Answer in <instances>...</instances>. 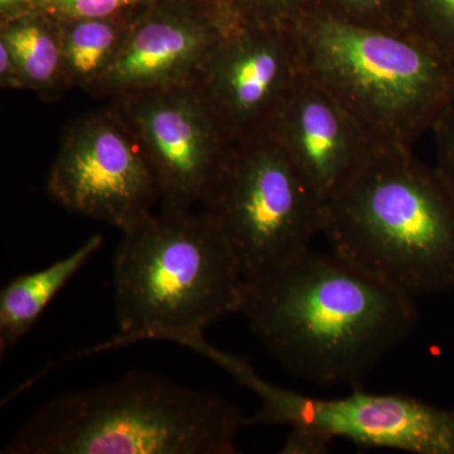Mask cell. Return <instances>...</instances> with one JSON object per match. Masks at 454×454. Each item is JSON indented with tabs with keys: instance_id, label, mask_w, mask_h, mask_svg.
Instances as JSON below:
<instances>
[{
	"instance_id": "1",
	"label": "cell",
	"mask_w": 454,
	"mask_h": 454,
	"mask_svg": "<svg viewBox=\"0 0 454 454\" xmlns=\"http://www.w3.org/2000/svg\"><path fill=\"white\" fill-rule=\"evenodd\" d=\"M239 313L292 375L355 389L419 321L415 298L333 252L312 249L245 282Z\"/></svg>"
},
{
	"instance_id": "2",
	"label": "cell",
	"mask_w": 454,
	"mask_h": 454,
	"mask_svg": "<svg viewBox=\"0 0 454 454\" xmlns=\"http://www.w3.org/2000/svg\"><path fill=\"white\" fill-rule=\"evenodd\" d=\"M331 252L411 297L454 291V192L411 146L376 143L325 203Z\"/></svg>"
},
{
	"instance_id": "3",
	"label": "cell",
	"mask_w": 454,
	"mask_h": 454,
	"mask_svg": "<svg viewBox=\"0 0 454 454\" xmlns=\"http://www.w3.org/2000/svg\"><path fill=\"white\" fill-rule=\"evenodd\" d=\"M253 426L219 394L153 372L68 391L40 406L3 454H236Z\"/></svg>"
},
{
	"instance_id": "4",
	"label": "cell",
	"mask_w": 454,
	"mask_h": 454,
	"mask_svg": "<svg viewBox=\"0 0 454 454\" xmlns=\"http://www.w3.org/2000/svg\"><path fill=\"white\" fill-rule=\"evenodd\" d=\"M121 232L114 259L119 334L74 357L146 340L179 345L239 313L244 277L207 212H152Z\"/></svg>"
},
{
	"instance_id": "5",
	"label": "cell",
	"mask_w": 454,
	"mask_h": 454,
	"mask_svg": "<svg viewBox=\"0 0 454 454\" xmlns=\"http://www.w3.org/2000/svg\"><path fill=\"white\" fill-rule=\"evenodd\" d=\"M294 35L301 71L376 143L413 145L454 103V62L411 33L304 13Z\"/></svg>"
},
{
	"instance_id": "6",
	"label": "cell",
	"mask_w": 454,
	"mask_h": 454,
	"mask_svg": "<svg viewBox=\"0 0 454 454\" xmlns=\"http://www.w3.org/2000/svg\"><path fill=\"white\" fill-rule=\"evenodd\" d=\"M201 210L225 235L245 282L309 252L324 229L325 202L270 131L234 143Z\"/></svg>"
},
{
	"instance_id": "7",
	"label": "cell",
	"mask_w": 454,
	"mask_h": 454,
	"mask_svg": "<svg viewBox=\"0 0 454 454\" xmlns=\"http://www.w3.org/2000/svg\"><path fill=\"white\" fill-rule=\"evenodd\" d=\"M190 349L225 370L258 397L252 424L301 427L325 437L358 446L415 454H454V411L402 394H370L355 389L348 396L321 399L265 380L249 358L215 348L205 336Z\"/></svg>"
},
{
	"instance_id": "8",
	"label": "cell",
	"mask_w": 454,
	"mask_h": 454,
	"mask_svg": "<svg viewBox=\"0 0 454 454\" xmlns=\"http://www.w3.org/2000/svg\"><path fill=\"white\" fill-rule=\"evenodd\" d=\"M110 103L153 169L160 211L202 208L234 143L197 83L133 92Z\"/></svg>"
},
{
	"instance_id": "9",
	"label": "cell",
	"mask_w": 454,
	"mask_h": 454,
	"mask_svg": "<svg viewBox=\"0 0 454 454\" xmlns=\"http://www.w3.org/2000/svg\"><path fill=\"white\" fill-rule=\"evenodd\" d=\"M66 210L125 229L153 212L160 191L129 127L112 106L67 128L46 182Z\"/></svg>"
},
{
	"instance_id": "10",
	"label": "cell",
	"mask_w": 454,
	"mask_h": 454,
	"mask_svg": "<svg viewBox=\"0 0 454 454\" xmlns=\"http://www.w3.org/2000/svg\"><path fill=\"white\" fill-rule=\"evenodd\" d=\"M197 77L232 143L267 133L300 79L294 26L230 23Z\"/></svg>"
},
{
	"instance_id": "11",
	"label": "cell",
	"mask_w": 454,
	"mask_h": 454,
	"mask_svg": "<svg viewBox=\"0 0 454 454\" xmlns=\"http://www.w3.org/2000/svg\"><path fill=\"white\" fill-rule=\"evenodd\" d=\"M223 29L197 0H160L134 17L121 52L86 92L112 100L195 82Z\"/></svg>"
},
{
	"instance_id": "12",
	"label": "cell",
	"mask_w": 454,
	"mask_h": 454,
	"mask_svg": "<svg viewBox=\"0 0 454 454\" xmlns=\"http://www.w3.org/2000/svg\"><path fill=\"white\" fill-rule=\"evenodd\" d=\"M269 131L325 203L376 145L363 124L303 71Z\"/></svg>"
},
{
	"instance_id": "13",
	"label": "cell",
	"mask_w": 454,
	"mask_h": 454,
	"mask_svg": "<svg viewBox=\"0 0 454 454\" xmlns=\"http://www.w3.org/2000/svg\"><path fill=\"white\" fill-rule=\"evenodd\" d=\"M103 236L94 235L79 249L49 267L14 278L0 293V355L31 331L66 284L100 250Z\"/></svg>"
},
{
	"instance_id": "14",
	"label": "cell",
	"mask_w": 454,
	"mask_h": 454,
	"mask_svg": "<svg viewBox=\"0 0 454 454\" xmlns=\"http://www.w3.org/2000/svg\"><path fill=\"white\" fill-rule=\"evenodd\" d=\"M0 44L13 57L26 89L42 100L53 103L68 91L59 20L37 11L0 23Z\"/></svg>"
},
{
	"instance_id": "15",
	"label": "cell",
	"mask_w": 454,
	"mask_h": 454,
	"mask_svg": "<svg viewBox=\"0 0 454 454\" xmlns=\"http://www.w3.org/2000/svg\"><path fill=\"white\" fill-rule=\"evenodd\" d=\"M138 13L59 20L62 67L68 90L86 91L106 73L121 52L131 22Z\"/></svg>"
},
{
	"instance_id": "16",
	"label": "cell",
	"mask_w": 454,
	"mask_h": 454,
	"mask_svg": "<svg viewBox=\"0 0 454 454\" xmlns=\"http://www.w3.org/2000/svg\"><path fill=\"white\" fill-rule=\"evenodd\" d=\"M304 13L346 25L409 33V0H306Z\"/></svg>"
},
{
	"instance_id": "17",
	"label": "cell",
	"mask_w": 454,
	"mask_h": 454,
	"mask_svg": "<svg viewBox=\"0 0 454 454\" xmlns=\"http://www.w3.org/2000/svg\"><path fill=\"white\" fill-rule=\"evenodd\" d=\"M223 25L268 23L294 26L304 14L306 0H197Z\"/></svg>"
},
{
	"instance_id": "18",
	"label": "cell",
	"mask_w": 454,
	"mask_h": 454,
	"mask_svg": "<svg viewBox=\"0 0 454 454\" xmlns=\"http://www.w3.org/2000/svg\"><path fill=\"white\" fill-rule=\"evenodd\" d=\"M409 33L454 62V0H409Z\"/></svg>"
},
{
	"instance_id": "19",
	"label": "cell",
	"mask_w": 454,
	"mask_h": 454,
	"mask_svg": "<svg viewBox=\"0 0 454 454\" xmlns=\"http://www.w3.org/2000/svg\"><path fill=\"white\" fill-rule=\"evenodd\" d=\"M160 0H38L41 12L59 20L130 16Z\"/></svg>"
},
{
	"instance_id": "20",
	"label": "cell",
	"mask_w": 454,
	"mask_h": 454,
	"mask_svg": "<svg viewBox=\"0 0 454 454\" xmlns=\"http://www.w3.org/2000/svg\"><path fill=\"white\" fill-rule=\"evenodd\" d=\"M432 133L434 134L437 149L435 167L454 192V103L435 122Z\"/></svg>"
},
{
	"instance_id": "21",
	"label": "cell",
	"mask_w": 454,
	"mask_h": 454,
	"mask_svg": "<svg viewBox=\"0 0 454 454\" xmlns=\"http://www.w3.org/2000/svg\"><path fill=\"white\" fill-rule=\"evenodd\" d=\"M280 450L283 454H324L333 441L316 430L294 427Z\"/></svg>"
},
{
	"instance_id": "22",
	"label": "cell",
	"mask_w": 454,
	"mask_h": 454,
	"mask_svg": "<svg viewBox=\"0 0 454 454\" xmlns=\"http://www.w3.org/2000/svg\"><path fill=\"white\" fill-rule=\"evenodd\" d=\"M0 85L3 89L27 90L20 68L3 44H0Z\"/></svg>"
},
{
	"instance_id": "23",
	"label": "cell",
	"mask_w": 454,
	"mask_h": 454,
	"mask_svg": "<svg viewBox=\"0 0 454 454\" xmlns=\"http://www.w3.org/2000/svg\"><path fill=\"white\" fill-rule=\"evenodd\" d=\"M40 11L38 0H0V23Z\"/></svg>"
}]
</instances>
